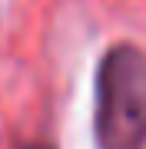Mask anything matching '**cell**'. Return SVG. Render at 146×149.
Returning a JSON list of instances; mask_svg holds the SVG:
<instances>
[{"label": "cell", "instance_id": "6da1fadb", "mask_svg": "<svg viewBox=\"0 0 146 149\" xmlns=\"http://www.w3.org/2000/svg\"><path fill=\"white\" fill-rule=\"evenodd\" d=\"M93 86L96 149H146V50L126 40L106 47Z\"/></svg>", "mask_w": 146, "mask_h": 149}, {"label": "cell", "instance_id": "7a4b0ae2", "mask_svg": "<svg viewBox=\"0 0 146 149\" xmlns=\"http://www.w3.org/2000/svg\"><path fill=\"white\" fill-rule=\"evenodd\" d=\"M17 149H57V146H50V143H20Z\"/></svg>", "mask_w": 146, "mask_h": 149}]
</instances>
